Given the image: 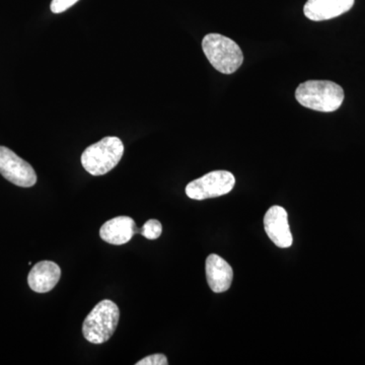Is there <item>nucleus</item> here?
I'll return each instance as SVG.
<instances>
[{
  "mask_svg": "<svg viewBox=\"0 0 365 365\" xmlns=\"http://www.w3.org/2000/svg\"><path fill=\"white\" fill-rule=\"evenodd\" d=\"M354 6V0H307L304 13L309 20L322 21L337 18Z\"/></svg>",
  "mask_w": 365,
  "mask_h": 365,
  "instance_id": "nucleus-9",
  "label": "nucleus"
},
{
  "mask_svg": "<svg viewBox=\"0 0 365 365\" xmlns=\"http://www.w3.org/2000/svg\"><path fill=\"white\" fill-rule=\"evenodd\" d=\"M119 319L120 311L117 304L112 300H102L93 307L83 322V336L93 344H103L116 331Z\"/></svg>",
  "mask_w": 365,
  "mask_h": 365,
  "instance_id": "nucleus-4",
  "label": "nucleus"
},
{
  "mask_svg": "<svg viewBox=\"0 0 365 365\" xmlns=\"http://www.w3.org/2000/svg\"><path fill=\"white\" fill-rule=\"evenodd\" d=\"M123 153L124 145L121 139L115 136L105 137L83 151L81 163L88 174L103 176L116 167Z\"/></svg>",
  "mask_w": 365,
  "mask_h": 365,
  "instance_id": "nucleus-3",
  "label": "nucleus"
},
{
  "mask_svg": "<svg viewBox=\"0 0 365 365\" xmlns=\"http://www.w3.org/2000/svg\"><path fill=\"white\" fill-rule=\"evenodd\" d=\"M202 49L211 66L223 74L234 73L244 62L241 47L220 34L206 35L202 41Z\"/></svg>",
  "mask_w": 365,
  "mask_h": 365,
  "instance_id": "nucleus-2",
  "label": "nucleus"
},
{
  "mask_svg": "<svg viewBox=\"0 0 365 365\" xmlns=\"http://www.w3.org/2000/svg\"><path fill=\"white\" fill-rule=\"evenodd\" d=\"M168 359L163 354H153L137 362L136 365H167Z\"/></svg>",
  "mask_w": 365,
  "mask_h": 365,
  "instance_id": "nucleus-14",
  "label": "nucleus"
},
{
  "mask_svg": "<svg viewBox=\"0 0 365 365\" xmlns=\"http://www.w3.org/2000/svg\"><path fill=\"white\" fill-rule=\"evenodd\" d=\"M266 234L279 248H289L294 242L288 223L287 210L281 206H272L264 217Z\"/></svg>",
  "mask_w": 365,
  "mask_h": 365,
  "instance_id": "nucleus-7",
  "label": "nucleus"
},
{
  "mask_svg": "<svg viewBox=\"0 0 365 365\" xmlns=\"http://www.w3.org/2000/svg\"><path fill=\"white\" fill-rule=\"evenodd\" d=\"M206 278L209 287L215 294L230 289L234 278L232 266L218 255H209L205 264Z\"/></svg>",
  "mask_w": 365,
  "mask_h": 365,
  "instance_id": "nucleus-8",
  "label": "nucleus"
},
{
  "mask_svg": "<svg viewBox=\"0 0 365 365\" xmlns=\"http://www.w3.org/2000/svg\"><path fill=\"white\" fill-rule=\"evenodd\" d=\"M163 225L157 220H150L144 223L141 228H138L137 234L143 235L145 239L157 240L162 235Z\"/></svg>",
  "mask_w": 365,
  "mask_h": 365,
  "instance_id": "nucleus-12",
  "label": "nucleus"
},
{
  "mask_svg": "<svg viewBox=\"0 0 365 365\" xmlns=\"http://www.w3.org/2000/svg\"><path fill=\"white\" fill-rule=\"evenodd\" d=\"M235 179L227 170H215L189 182L186 194L194 200H205L230 193L234 189Z\"/></svg>",
  "mask_w": 365,
  "mask_h": 365,
  "instance_id": "nucleus-5",
  "label": "nucleus"
},
{
  "mask_svg": "<svg viewBox=\"0 0 365 365\" xmlns=\"http://www.w3.org/2000/svg\"><path fill=\"white\" fill-rule=\"evenodd\" d=\"M138 227L135 222L128 216H118L109 222H105L100 230V237L103 241L121 246L126 244L137 234Z\"/></svg>",
  "mask_w": 365,
  "mask_h": 365,
  "instance_id": "nucleus-11",
  "label": "nucleus"
},
{
  "mask_svg": "<svg viewBox=\"0 0 365 365\" xmlns=\"http://www.w3.org/2000/svg\"><path fill=\"white\" fill-rule=\"evenodd\" d=\"M300 105L314 111H337L344 101V91L337 83L329 81H309L300 83L295 91Z\"/></svg>",
  "mask_w": 365,
  "mask_h": 365,
  "instance_id": "nucleus-1",
  "label": "nucleus"
},
{
  "mask_svg": "<svg viewBox=\"0 0 365 365\" xmlns=\"http://www.w3.org/2000/svg\"><path fill=\"white\" fill-rule=\"evenodd\" d=\"M78 0H52L51 11L54 14H61L67 11L69 7L74 6Z\"/></svg>",
  "mask_w": 365,
  "mask_h": 365,
  "instance_id": "nucleus-13",
  "label": "nucleus"
},
{
  "mask_svg": "<svg viewBox=\"0 0 365 365\" xmlns=\"http://www.w3.org/2000/svg\"><path fill=\"white\" fill-rule=\"evenodd\" d=\"M0 174L7 181L23 188H30L37 182L32 165L6 146H0Z\"/></svg>",
  "mask_w": 365,
  "mask_h": 365,
  "instance_id": "nucleus-6",
  "label": "nucleus"
},
{
  "mask_svg": "<svg viewBox=\"0 0 365 365\" xmlns=\"http://www.w3.org/2000/svg\"><path fill=\"white\" fill-rule=\"evenodd\" d=\"M60 276L61 270L56 263L51 261L39 262L29 273V287L38 294H46L56 287Z\"/></svg>",
  "mask_w": 365,
  "mask_h": 365,
  "instance_id": "nucleus-10",
  "label": "nucleus"
}]
</instances>
